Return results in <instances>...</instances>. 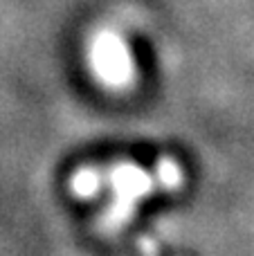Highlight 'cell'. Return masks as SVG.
Segmentation results:
<instances>
[{
  "label": "cell",
  "mask_w": 254,
  "mask_h": 256,
  "mask_svg": "<svg viewBox=\"0 0 254 256\" xmlns=\"http://www.w3.org/2000/svg\"><path fill=\"white\" fill-rule=\"evenodd\" d=\"M108 182L112 186V204L106 209V214L102 216V222L108 232H117L122 225L130 220L138 202L144 196L151 194L153 184H158V178L146 173L138 164H117L110 173H108Z\"/></svg>",
  "instance_id": "cell-1"
},
{
  "label": "cell",
  "mask_w": 254,
  "mask_h": 256,
  "mask_svg": "<svg viewBox=\"0 0 254 256\" xmlns=\"http://www.w3.org/2000/svg\"><path fill=\"white\" fill-rule=\"evenodd\" d=\"M90 70L108 88H126L135 76L128 45L115 32H99L88 48Z\"/></svg>",
  "instance_id": "cell-2"
},
{
  "label": "cell",
  "mask_w": 254,
  "mask_h": 256,
  "mask_svg": "<svg viewBox=\"0 0 254 256\" xmlns=\"http://www.w3.org/2000/svg\"><path fill=\"white\" fill-rule=\"evenodd\" d=\"M156 178L162 189H178L180 182H182V171L171 160H160V164L156 168Z\"/></svg>",
  "instance_id": "cell-4"
},
{
  "label": "cell",
  "mask_w": 254,
  "mask_h": 256,
  "mask_svg": "<svg viewBox=\"0 0 254 256\" xmlns=\"http://www.w3.org/2000/svg\"><path fill=\"white\" fill-rule=\"evenodd\" d=\"M104 176L97 171V168H79L72 178V191H74L79 198H92V196L99 194L102 189Z\"/></svg>",
  "instance_id": "cell-3"
}]
</instances>
